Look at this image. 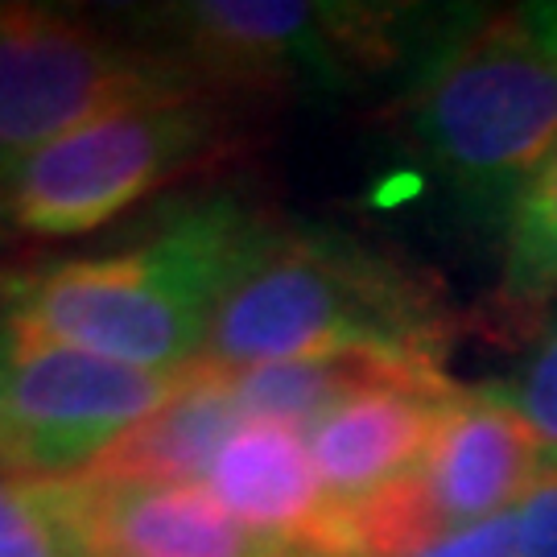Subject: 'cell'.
<instances>
[{
	"label": "cell",
	"mask_w": 557,
	"mask_h": 557,
	"mask_svg": "<svg viewBox=\"0 0 557 557\" xmlns=\"http://www.w3.org/2000/svg\"><path fill=\"white\" fill-rule=\"evenodd\" d=\"M281 227L232 195L182 207L145 239L17 277L0 319L140 372H186L223 298Z\"/></svg>",
	"instance_id": "cell-1"
},
{
	"label": "cell",
	"mask_w": 557,
	"mask_h": 557,
	"mask_svg": "<svg viewBox=\"0 0 557 557\" xmlns=\"http://www.w3.org/2000/svg\"><path fill=\"white\" fill-rule=\"evenodd\" d=\"M446 335L438 285L409 264L335 232H277L223 298L202 363L244 372L335 351L442 359Z\"/></svg>",
	"instance_id": "cell-2"
},
{
	"label": "cell",
	"mask_w": 557,
	"mask_h": 557,
	"mask_svg": "<svg viewBox=\"0 0 557 557\" xmlns=\"http://www.w3.org/2000/svg\"><path fill=\"white\" fill-rule=\"evenodd\" d=\"M397 120L458 195L512 207L557 149V59L524 13L483 17L425 59Z\"/></svg>",
	"instance_id": "cell-3"
},
{
	"label": "cell",
	"mask_w": 557,
	"mask_h": 557,
	"mask_svg": "<svg viewBox=\"0 0 557 557\" xmlns=\"http://www.w3.org/2000/svg\"><path fill=\"white\" fill-rule=\"evenodd\" d=\"M227 140L220 96L120 108L0 165V220L41 239L100 232L165 182L215 161Z\"/></svg>",
	"instance_id": "cell-4"
},
{
	"label": "cell",
	"mask_w": 557,
	"mask_h": 557,
	"mask_svg": "<svg viewBox=\"0 0 557 557\" xmlns=\"http://www.w3.org/2000/svg\"><path fill=\"white\" fill-rule=\"evenodd\" d=\"M186 372H140L0 319V479L34 487L79 479L174 397Z\"/></svg>",
	"instance_id": "cell-5"
},
{
	"label": "cell",
	"mask_w": 557,
	"mask_h": 557,
	"mask_svg": "<svg viewBox=\"0 0 557 557\" xmlns=\"http://www.w3.org/2000/svg\"><path fill=\"white\" fill-rule=\"evenodd\" d=\"M211 96L170 54L133 50L54 9H0V165L140 103Z\"/></svg>",
	"instance_id": "cell-6"
},
{
	"label": "cell",
	"mask_w": 557,
	"mask_h": 557,
	"mask_svg": "<svg viewBox=\"0 0 557 557\" xmlns=\"http://www.w3.org/2000/svg\"><path fill=\"white\" fill-rule=\"evenodd\" d=\"M174 54L202 91L215 83L343 87L376 71L397 50L393 9L301 4V0H195L165 9Z\"/></svg>",
	"instance_id": "cell-7"
},
{
	"label": "cell",
	"mask_w": 557,
	"mask_h": 557,
	"mask_svg": "<svg viewBox=\"0 0 557 557\" xmlns=\"http://www.w3.org/2000/svg\"><path fill=\"white\" fill-rule=\"evenodd\" d=\"M75 557H298L244 529L207 483H46Z\"/></svg>",
	"instance_id": "cell-8"
},
{
	"label": "cell",
	"mask_w": 557,
	"mask_h": 557,
	"mask_svg": "<svg viewBox=\"0 0 557 557\" xmlns=\"http://www.w3.org/2000/svg\"><path fill=\"white\" fill-rule=\"evenodd\" d=\"M545 446L504 388H458L442 405L418 479L446 533L508 517L533 487Z\"/></svg>",
	"instance_id": "cell-9"
},
{
	"label": "cell",
	"mask_w": 557,
	"mask_h": 557,
	"mask_svg": "<svg viewBox=\"0 0 557 557\" xmlns=\"http://www.w3.org/2000/svg\"><path fill=\"white\" fill-rule=\"evenodd\" d=\"M207 487L260 537L298 557H343V504L310 458L306 434L281 421L248 418L211 462Z\"/></svg>",
	"instance_id": "cell-10"
},
{
	"label": "cell",
	"mask_w": 557,
	"mask_h": 557,
	"mask_svg": "<svg viewBox=\"0 0 557 557\" xmlns=\"http://www.w3.org/2000/svg\"><path fill=\"white\" fill-rule=\"evenodd\" d=\"M438 388H372L338 405L306 434L310 458L338 504H359L409 479L430 450L442 405Z\"/></svg>",
	"instance_id": "cell-11"
},
{
	"label": "cell",
	"mask_w": 557,
	"mask_h": 557,
	"mask_svg": "<svg viewBox=\"0 0 557 557\" xmlns=\"http://www.w3.org/2000/svg\"><path fill=\"white\" fill-rule=\"evenodd\" d=\"M232 372L195 363L182 388L124 430L79 479L103 483H207L223 442L244 425Z\"/></svg>",
	"instance_id": "cell-12"
},
{
	"label": "cell",
	"mask_w": 557,
	"mask_h": 557,
	"mask_svg": "<svg viewBox=\"0 0 557 557\" xmlns=\"http://www.w3.org/2000/svg\"><path fill=\"white\" fill-rule=\"evenodd\" d=\"M232 388L244 418H264L310 434L338 405L372 388H438L450 393L455 380L442 372V359L405 351H335V356L285 359L232 372Z\"/></svg>",
	"instance_id": "cell-13"
},
{
	"label": "cell",
	"mask_w": 557,
	"mask_h": 557,
	"mask_svg": "<svg viewBox=\"0 0 557 557\" xmlns=\"http://www.w3.org/2000/svg\"><path fill=\"white\" fill-rule=\"evenodd\" d=\"M557 294V149L520 186L504 223L499 301L512 314H537Z\"/></svg>",
	"instance_id": "cell-14"
},
{
	"label": "cell",
	"mask_w": 557,
	"mask_h": 557,
	"mask_svg": "<svg viewBox=\"0 0 557 557\" xmlns=\"http://www.w3.org/2000/svg\"><path fill=\"white\" fill-rule=\"evenodd\" d=\"M0 557H75L50 487L0 479Z\"/></svg>",
	"instance_id": "cell-15"
},
{
	"label": "cell",
	"mask_w": 557,
	"mask_h": 557,
	"mask_svg": "<svg viewBox=\"0 0 557 557\" xmlns=\"http://www.w3.org/2000/svg\"><path fill=\"white\" fill-rule=\"evenodd\" d=\"M504 397L529 421V430L545 446V455H557V319L541 331L537 347L524 359L517 384L504 388Z\"/></svg>",
	"instance_id": "cell-16"
},
{
	"label": "cell",
	"mask_w": 557,
	"mask_h": 557,
	"mask_svg": "<svg viewBox=\"0 0 557 557\" xmlns=\"http://www.w3.org/2000/svg\"><path fill=\"white\" fill-rule=\"evenodd\" d=\"M517 557H557V455H545L533 487L512 508Z\"/></svg>",
	"instance_id": "cell-17"
},
{
	"label": "cell",
	"mask_w": 557,
	"mask_h": 557,
	"mask_svg": "<svg viewBox=\"0 0 557 557\" xmlns=\"http://www.w3.org/2000/svg\"><path fill=\"white\" fill-rule=\"evenodd\" d=\"M409 557H517V524L512 512L496 520H483L471 529H455L446 537L430 541L425 549Z\"/></svg>",
	"instance_id": "cell-18"
},
{
	"label": "cell",
	"mask_w": 557,
	"mask_h": 557,
	"mask_svg": "<svg viewBox=\"0 0 557 557\" xmlns=\"http://www.w3.org/2000/svg\"><path fill=\"white\" fill-rule=\"evenodd\" d=\"M520 13H524V21H529L533 38L557 59V4H529V9H520Z\"/></svg>",
	"instance_id": "cell-19"
}]
</instances>
